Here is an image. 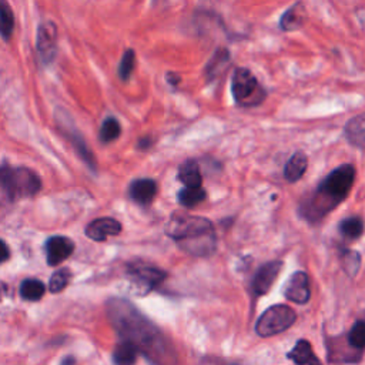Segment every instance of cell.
<instances>
[{
  "label": "cell",
  "mask_w": 365,
  "mask_h": 365,
  "mask_svg": "<svg viewBox=\"0 0 365 365\" xmlns=\"http://www.w3.org/2000/svg\"><path fill=\"white\" fill-rule=\"evenodd\" d=\"M307 165H308V158H307V155L304 154V153H301V151H298V153H295L289 160H288V163H287V165H285V168H284V175H285V178L288 180V181H298L302 175H304V173H305V170H307Z\"/></svg>",
  "instance_id": "ac0fdd59"
},
{
  "label": "cell",
  "mask_w": 365,
  "mask_h": 365,
  "mask_svg": "<svg viewBox=\"0 0 365 365\" xmlns=\"http://www.w3.org/2000/svg\"><path fill=\"white\" fill-rule=\"evenodd\" d=\"M70 278H71V272H70L68 268H60V269H57V271L51 275V278H50L48 289H50L51 292H54V294L63 291V289L68 285Z\"/></svg>",
  "instance_id": "484cf974"
},
{
  "label": "cell",
  "mask_w": 365,
  "mask_h": 365,
  "mask_svg": "<svg viewBox=\"0 0 365 365\" xmlns=\"http://www.w3.org/2000/svg\"><path fill=\"white\" fill-rule=\"evenodd\" d=\"M148 145H150V140L148 138L140 140V147H148Z\"/></svg>",
  "instance_id": "1f68e13d"
},
{
  "label": "cell",
  "mask_w": 365,
  "mask_h": 365,
  "mask_svg": "<svg viewBox=\"0 0 365 365\" xmlns=\"http://www.w3.org/2000/svg\"><path fill=\"white\" fill-rule=\"evenodd\" d=\"M157 192V184L150 178H140L131 182L130 185V197L138 204H150Z\"/></svg>",
  "instance_id": "5bb4252c"
},
{
  "label": "cell",
  "mask_w": 365,
  "mask_h": 365,
  "mask_svg": "<svg viewBox=\"0 0 365 365\" xmlns=\"http://www.w3.org/2000/svg\"><path fill=\"white\" fill-rule=\"evenodd\" d=\"M167 78H168V83H171V84H177L180 81V77L174 73H167Z\"/></svg>",
  "instance_id": "4dcf8cb0"
},
{
  "label": "cell",
  "mask_w": 365,
  "mask_h": 365,
  "mask_svg": "<svg viewBox=\"0 0 365 365\" xmlns=\"http://www.w3.org/2000/svg\"><path fill=\"white\" fill-rule=\"evenodd\" d=\"M165 234L187 254L210 255L215 250V232L210 220L198 215L175 212L165 227Z\"/></svg>",
  "instance_id": "3957f363"
},
{
  "label": "cell",
  "mask_w": 365,
  "mask_h": 365,
  "mask_svg": "<svg viewBox=\"0 0 365 365\" xmlns=\"http://www.w3.org/2000/svg\"><path fill=\"white\" fill-rule=\"evenodd\" d=\"M121 133L120 123L114 117H107L100 128V140L103 143H111L114 141Z\"/></svg>",
  "instance_id": "d4e9b609"
},
{
  "label": "cell",
  "mask_w": 365,
  "mask_h": 365,
  "mask_svg": "<svg viewBox=\"0 0 365 365\" xmlns=\"http://www.w3.org/2000/svg\"><path fill=\"white\" fill-rule=\"evenodd\" d=\"M342 264H344L345 271H346L349 275H355L356 271H358V268H359L361 258H359V255H358L355 251L346 250V251L342 252Z\"/></svg>",
  "instance_id": "f1b7e54d"
},
{
  "label": "cell",
  "mask_w": 365,
  "mask_h": 365,
  "mask_svg": "<svg viewBox=\"0 0 365 365\" xmlns=\"http://www.w3.org/2000/svg\"><path fill=\"white\" fill-rule=\"evenodd\" d=\"M339 232L342 234V237H345L348 240H356L364 232V222L358 217L345 218L339 224Z\"/></svg>",
  "instance_id": "7402d4cb"
},
{
  "label": "cell",
  "mask_w": 365,
  "mask_h": 365,
  "mask_svg": "<svg viewBox=\"0 0 365 365\" xmlns=\"http://www.w3.org/2000/svg\"><path fill=\"white\" fill-rule=\"evenodd\" d=\"M108 318L124 341L131 342L154 365H177V354L165 335L130 302L111 299Z\"/></svg>",
  "instance_id": "6da1fadb"
},
{
  "label": "cell",
  "mask_w": 365,
  "mask_h": 365,
  "mask_svg": "<svg viewBox=\"0 0 365 365\" xmlns=\"http://www.w3.org/2000/svg\"><path fill=\"white\" fill-rule=\"evenodd\" d=\"M137 348L128 342V341H121L120 344L115 345L114 352H113V361L117 365H133L137 359Z\"/></svg>",
  "instance_id": "d6986e66"
},
{
  "label": "cell",
  "mask_w": 365,
  "mask_h": 365,
  "mask_svg": "<svg viewBox=\"0 0 365 365\" xmlns=\"http://www.w3.org/2000/svg\"><path fill=\"white\" fill-rule=\"evenodd\" d=\"M178 180L188 188L201 187L202 178L200 173V165L194 160H187L178 170Z\"/></svg>",
  "instance_id": "e0dca14e"
},
{
  "label": "cell",
  "mask_w": 365,
  "mask_h": 365,
  "mask_svg": "<svg viewBox=\"0 0 365 365\" xmlns=\"http://www.w3.org/2000/svg\"><path fill=\"white\" fill-rule=\"evenodd\" d=\"M282 268L281 261H271L264 264L255 274L252 279V291L255 295H264L267 294L271 287L274 285L279 271Z\"/></svg>",
  "instance_id": "9c48e42d"
},
{
  "label": "cell",
  "mask_w": 365,
  "mask_h": 365,
  "mask_svg": "<svg viewBox=\"0 0 365 365\" xmlns=\"http://www.w3.org/2000/svg\"><path fill=\"white\" fill-rule=\"evenodd\" d=\"M128 274L134 282H137L140 287H144L145 289L155 288L165 278V272L160 268L140 262L131 265L128 268Z\"/></svg>",
  "instance_id": "ba28073f"
},
{
  "label": "cell",
  "mask_w": 365,
  "mask_h": 365,
  "mask_svg": "<svg viewBox=\"0 0 365 365\" xmlns=\"http://www.w3.org/2000/svg\"><path fill=\"white\" fill-rule=\"evenodd\" d=\"M288 358L292 359L297 365H322L317 355L312 352L311 345L305 339H299L294 349L288 352Z\"/></svg>",
  "instance_id": "2e32d148"
},
{
  "label": "cell",
  "mask_w": 365,
  "mask_h": 365,
  "mask_svg": "<svg viewBox=\"0 0 365 365\" xmlns=\"http://www.w3.org/2000/svg\"><path fill=\"white\" fill-rule=\"evenodd\" d=\"M74 251V242L67 237H51L46 242L47 262L50 265H58L66 261Z\"/></svg>",
  "instance_id": "30bf717a"
},
{
  "label": "cell",
  "mask_w": 365,
  "mask_h": 365,
  "mask_svg": "<svg viewBox=\"0 0 365 365\" xmlns=\"http://www.w3.org/2000/svg\"><path fill=\"white\" fill-rule=\"evenodd\" d=\"M307 21V10L305 6L298 1L288 7L279 19V27L284 31H294L301 29Z\"/></svg>",
  "instance_id": "4fadbf2b"
},
{
  "label": "cell",
  "mask_w": 365,
  "mask_h": 365,
  "mask_svg": "<svg viewBox=\"0 0 365 365\" xmlns=\"http://www.w3.org/2000/svg\"><path fill=\"white\" fill-rule=\"evenodd\" d=\"M9 258H10V250L7 244L3 240H0V262L7 261Z\"/></svg>",
  "instance_id": "f546056e"
},
{
  "label": "cell",
  "mask_w": 365,
  "mask_h": 365,
  "mask_svg": "<svg viewBox=\"0 0 365 365\" xmlns=\"http://www.w3.org/2000/svg\"><path fill=\"white\" fill-rule=\"evenodd\" d=\"M348 345L354 349L365 348V322L358 321L348 334Z\"/></svg>",
  "instance_id": "4316f807"
},
{
  "label": "cell",
  "mask_w": 365,
  "mask_h": 365,
  "mask_svg": "<svg viewBox=\"0 0 365 365\" xmlns=\"http://www.w3.org/2000/svg\"><path fill=\"white\" fill-rule=\"evenodd\" d=\"M36 48L44 63L53 61L57 51V27L53 21H43L38 24Z\"/></svg>",
  "instance_id": "52a82bcc"
},
{
  "label": "cell",
  "mask_w": 365,
  "mask_h": 365,
  "mask_svg": "<svg viewBox=\"0 0 365 365\" xmlns=\"http://www.w3.org/2000/svg\"><path fill=\"white\" fill-rule=\"evenodd\" d=\"M41 187L36 173L24 167H0V208L17 198L31 197Z\"/></svg>",
  "instance_id": "277c9868"
},
{
  "label": "cell",
  "mask_w": 365,
  "mask_h": 365,
  "mask_svg": "<svg viewBox=\"0 0 365 365\" xmlns=\"http://www.w3.org/2000/svg\"><path fill=\"white\" fill-rule=\"evenodd\" d=\"M121 231V224L110 217L93 220L86 227V235L94 241H106L108 237L117 235Z\"/></svg>",
  "instance_id": "7c38bea8"
},
{
  "label": "cell",
  "mask_w": 365,
  "mask_h": 365,
  "mask_svg": "<svg viewBox=\"0 0 365 365\" xmlns=\"http://www.w3.org/2000/svg\"><path fill=\"white\" fill-rule=\"evenodd\" d=\"M345 135L352 145L365 150V113L355 115L346 123Z\"/></svg>",
  "instance_id": "9a60e30c"
},
{
  "label": "cell",
  "mask_w": 365,
  "mask_h": 365,
  "mask_svg": "<svg viewBox=\"0 0 365 365\" xmlns=\"http://www.w3.org/2000/svg\"><path fill=\"white\" fill-rule=\"evenodd\" d=\"M14 30V14L7 0H0V36L7 41Z\"/></svg>",
  "instance_id": "44dd1931"
},
{
  "label": "cell",
  "mask_w": 365,
  "mask_h": 365,
  "mask_svg": "<svg viewBox=\"0 0 365 365\" xmlns=\"http://www.w3.org/2000/svg\"><path fill=\"white\" fill-rule=\"evenodd\" d=\"M285 297L287 299L297 302V304H305L309 297H311V291H309V281H308V275L302 271H298L295 274H292L285 285Z\"/></svg>",
  "instance_id": "8fae6325"
},
{
  "label": "cell",
  "mask_w": 365,
  "mask_h": 365,
  "mask_svg": "<svg viewBox=\"0 0 365 365\" xmlns=\"http://www.w3.org/2000/svg\"><path fill=\"white\" fill-rule=\"evenodd\" d=\"M295 319L297 317L291 307L282 304L272 305L258 318L255 331L259 336H272L288 329L295 322Z\"/></svg>",
  "instance_id": "8992f818"
},
{
  "label": "cell",
  "mask_w": 365,
  "mask_h": 365,
  "mask_svg": "<svg viewBox=\"0 0 365 365\" xmlns=\"http://www.w3.org/2000/svg\"><path fill=\"white\" fill-rule=\"evenodd\" d=\"M355 180V168L344 164L331 171L301 204V214L311 222H317L332 211L349 192Z\"/></svg>",
  "instance_id": "7a4b0ae2"
},
{
  "label": "cell",
  "mask_w": 365,
  "mask_h": 365,
  "mask_svg": "<svg viewBox=\"0 0 365 365\" xmlns=\"http://www.w3.org/2000/svg\"><path fill=\"white\" fill-rule=\"evenodd\" d=\"M231 90L235 103L241 107L258 106L267 97V91L264 90V87L259 84L257 77L245 67H238L234 70Z\"/></svg>",
  "instance_id": "5b68a950"
},
{
  "label": "cell",
  "mask_w": 365,
  "mask_h": 365,
  "mask_svg": "<svg viewBox=\"0 0 365 365\" xmlns=\"http://www.w3.org/2000/svg\"><path fill=\"white\" fill-rule=\"evenodd\" d=\"M230 60V53L227 48H218L214 56L211 57L207 68H205V73H207V77L208 78H214L225 66V63Z\"/></svg>",
  "instance_id": "cb8c5ba5"
},
{
  "label": "cell",
  "mask_w": 365,
  "mask_h": 365,
  "mask_svg": "<svg viewBox=\"0 0 365 365\" xmlns=\"http://www.w3.org/2000/svg\"><path fill=\"white\" fill-rule=\"evenodd\" d=\"M205 198V191L201 187H195V188H188L185 187L184 190H181L178 192V202L187 208L195 207L197 204H200L202 200Z\"/></svg>",
  "instance_id": "603a6c76"
},
{
  "label": "cell",
  "mask_w": 365,
  "mask_h": 365,
  "mask_svg": "<svg viewBox=\"0 0 365 365\" xmlns=\"http://www.w3.org/2000/svg\"><path fill=\"white\" fill-rule=\"evenodd\" d=\"M46 292V287L36 278H27L20 284V295L26 301H38Z\"/></svg>",
  "instance_id": "ffe728a7"
},
{
  "label": "cell",
  "mask_w": 365,
  "mask_h": 365,
  "mask_svg": "<svg viewBox=\"0 0 365 365\" xmlns=\"http://www.w3.org/2000/svg\"><path fill=\"white\" fill-rule=\"evenodd\" d=\"M134 66H135V54H134V50H125L124 54H123V58L120 61V66H118V76L121 80H128L133 70H134Z\"/></svg>",
  "instance_id": "83f0119b"
}]
</instances>
